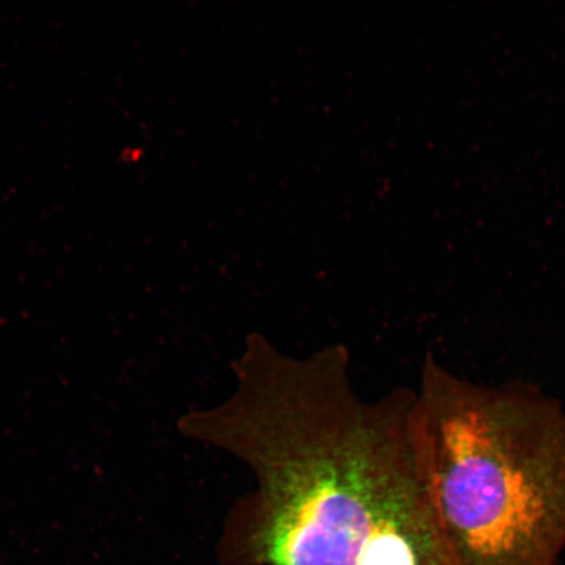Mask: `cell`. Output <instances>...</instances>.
<instances>
[{
  "label": "cell",
  "instance_id": "obj_2",
  "mask_svg": "<svg viewBox=\"0 0 565 565\" xmlns=\"http://www.w3.org/2000/svg\"><path fill=\"white\" fill-rule=\"evenodd\" d=\"M412 436L457 565H557L565 550V408L428 356Z\"/></svg>",
  "mask_w": 565,
  "mask_h": 565
},
{
  "label": "cell",
  "instance_id": "obj_1",
  "mask_svg": "<svg viewBox=\"0 0 565 565\" xmlns=\"http://www.w3.org/2000/svg\"><path fill=\"white\" fill-rule=\"evenodd\" d=\"M227 397L179 420L243 463L221 554L235 565H457L422 477L414 391L364 398L345 345L308 353L253 334Z\"/></svg>",
  "mask_w": 565,
  "mask_h": 565
}]
</instances>
